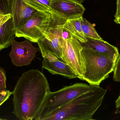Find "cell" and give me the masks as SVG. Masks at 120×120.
Here are the masks:
<instances>
[{"instance_id":"44dd1931","label":"cell","mask_w":120,"mask_h":120,"mask_svg":"<svg viewBox=\"0 0 120 120\" xmlns=\"http://www.w3.org/2000/svg\"><path fill=\"white\" fill-rule=\"evenodd\" d=\"M115 104L116 110L115 113V114L120 113V96L116 101Z\"/></svg>"},{"instance_id":"9c48e42d","label":"cell","mask_w":120,"mask_h":120,"mask_svg":"<svg viewBox=\"0 0 120 120\" xmlns=\"http://www.w3.org/2000/svg\"><path fill=\"white\" fill-rule=\"evenodd\" d=\"M52 12L67 20L82 17L85 10L81 3L76 0H52Z\"/></svg>"},{"instance_id":"52a82bcc","label":"cell","mask_w":120,"mask_h":120,"mask_svg":"<svg viewBox=\"0 0 120 120\" xmlns=\"http://www.w3.org/2000/svg\"><path fill=\"white\" fill-rule=\"evenodd\" d=\"M62 61L68 65L78 76V78L84 80L83 68L80 51L82 48L80 42L72 35L66 39H61Z\"/></svg>"},{"instance_id":"7c38bea8","label":"cell","mask_w":120,"mask_h":120,"mask_svg":"<svg viewBox=\"0 0 120 120\" xmlns=\"http://www.w3.org/2000/svg\"><path fill=\"white\" fill-rule=\"evenodd\" d=\"M86 37V41L80 43L82 47L89 48L110 58L116 61L120 53L118 48L103 39H97Z\"/></svg>"},{"instance_id":"7a4b0ae2","label":"cell","mask_w":120,"mask_h":120,"mask_svg":"<svg viewBox=\"0 0 120 120\" xmlns=\"http://www.w3.org/2000/svg\"><path fill=\"white\" fill-rule=\"evenodd\" d=\"M107 89L99 85L81 94L60 107L44 120H93L101 106Z\"/></svg>"},{"instance_id":"8992f818","label":"cell","mask_w":120,"mask_h":120,"mask_svg":"<svg viewBox=\"0 0 120 120\" xmlns=\"http://www.w3.org/2000/svg\"><path fill=\"white\" fill-rule=\"evenodd\" d=\"M53 18L52 12L38 11L16 30L15 35L37 43L52 24Z\"/></svg>"},{"instance_id":"d4e9b609","label":"cell","mask_w":120,"mask_h":120,"mask_svg":"<svg viewBox=\"0 0 120 120\" xmlns=\"http://www.w3.org/2000/svg\"><path fill=\"white\" fill-rule=\"evenodd\" d=\"M76 0L78 1L79 2H80V3H82V2H84L85 0Z\"/></svg>"},{"instance_id":"ba28073f","label":"cell","mask_w":120,"mask_h":120,"mask_svg":"<svg viewBox=\"0 0 120 120\" xmlns=\"http://www.w3.org/2000/svg\"><path fill=\"white\" fill-rule=\"evenodd\" d=\"M12 49L9 54L11 62L17 67L30 65L39 48L34 46L29 41L18 42L13 39L11 42Z\"/></svg>"},{"instance_id":"ffe728a7","label":"cell","mask_w":120,"mask_h":120,"mask_svg":"<svg viewBox=\"0 0 120 120\" xmlns=\"http://www.w3.org/2000/svg\"><path fill=\"white\" fill-rule=\"evenodd\" d=\"M12 17V15L10 13L0 14V27Z\"/></svg>"},{"instance_id":"5b68a950","label":"cell","mask_w":120,"mask_h":120,"mask_svg":"<svg viewBox=\"0 0 120 120\" xmlns=\"http://www.w3.org/2000/svg\"><path fill=\"white\" fill-rule=\"evenodd\" d=\"M53 13L52 24L37 43L43 58L47 54H51L61 60L63 53L60 40L63 39L64 24L66 20Z\"/></svg>"},{"instance_id":"cb8c5ba5","label":"cell","mask_w":120,"mask_h":120,"mask_svg":"<svg viewBox=\"0 0 120 120\" xmlns=\"http://www.w3.org/2000/svg\"><path fill=\"white\" fill-rule=\"evenodd\" d=\"M114 22L117 24H119L120 25V18H115L114 19Z\"/></svg>"},{"instance_id":"4316f807","label":"cell","mask_w":120,"mask_h":120,"mask_svg":"<svg viewBox=\"0 0 120 120\" xmlns=\"http://www.w3.org/2000/svg\"><path fill=\"white\" fill-rule=\"evenodd\" d=\"M118 18H120V17H118Z\"/></svg>"},{"instance_id":"83f0119b","label":"cell","mask_w":120,"mask_h":120,"mask_svg":"<svg viewBox=\"0 0 120 120\" xmlns=\"http://www.w3.org/2000/svg\"></svg>"},{"instance_id":"9a60e30c","label":"cell","mask_w":120,"mask_h":120,"mask_svg":"<svg viewBox=\"0 0 120 120\" xmlns=\"http://www.w3.org/2000/svg\"><path fill=\"white\" fill-rule=\"evenodd\" d=\"M81 23L82 31L85 37L103 39L97 33L93 25L82 17L81 18Z\"/></svg>"},{"instance_id":"ac0fdd59","label":"cell","mask_w":120,"mask_h":120,"mask_svg":"<svg viewBox=\"0 0 120 120\" xmlns=\"http://www.w3.org/2000/svg\"><path fill=\"white\" fill-rule=\"evenodd\" d=\"M6 76L5 70L0 67V92L8 90L6 85Z\"/></svg>"},{"instance_id":"5bb4252c","label":"cell","mask_w":120,"mask_h":120,"mask_svg":"<svg viewBox=\"0 0 120 120\" xmlns=\"http://www.w3.org/2000/svg\"><path fill=\"white\" fill-rule=\"evenodd\" d=\"M81 17L67 20L64 24V29L74 36L80 42L84 43L86 41V39L82 29Z\"/></svg>"},{"instance_id":"e0dca14e","label":"cell","mask_w":120,"mask_h":120,"mask_svg":"<svg viewBox=\"0 0 120 120\" xmlns=\"http://www.w3.org/2000/svg\"><path fill=\"white\" fill-rule=\"evenodd\" d=\"M113 78L114 81L120 82V54L116 61Z\"/></svg>"},{"instance_id":"603a6c76","label":"cell","mask_w":120,"mask_h":120,"mask_svg":"<svg viewBox=\"0 0 120 120\" xmlns=\"http://www.w3.org/2000/svg\"><path fill=\"white\" fill-rule=\"evenodd\" d=\"M3 8V3H2V0H0V14L1 13L5 14V13L4 12Z\"/></svg>"},{"instance_id":"30bf717a","label":"cell","mask_w":120,"mask_h":120,"mask_svg":"<svg viewBox=\"0 0 120 120\" xmlns=\"http://www.w3.org/2000/svg\"><path fill=\"white\" fill-rule=\"evenodd\" d=\"M7 0L15 31L38 11L25 3L23 0Z\"/></svg>"},{"instance_id":"d6986e66","label":"cell","mask_w":120,"mask_h":120,"mask_svg":"<svg viewBox=\"0 0 120 120\" xmlns=\"http://www.w3.org/2000/svg\"><path fill=\"white\" fill-rule=\"evenodd\" d=\"M12 94V92H11L9 90H7L0 92V106L8 100Z\"/></svg>"},{"instance_id":"6da1fadb","label":"cell","mask_w":120,"mask_h":120,"mask_svg":"<svg viewBox=\"0 0 120 120\" xmlns=\"http://www.w3.org/2000/svg\"><path fill=\"white\" fill-rule=\"evenodd\" d=\"M50 91L47 78L41 72L34 69L24 72L12 92V113L19 120H35Z\"/></svg>"},{"instance_id":"7402d4cb","label":"cell","mask_w":120,"mask_h":120,"mask_svg":"<svg viewBox=\"0 0 120 120\" xmlns=\"http://www.w3.org/2000/svg\"><path fill=\"white\" fill-rule=\"evenodd\" d=\"M116 13L115 15V18L119 17L120 15V0H117L116 1Z\"/></svg>"},{"instance_id":"484cf974","label":"cell","mask_w":120,"mask_h":120,"mask_svg":"<svg viewBox=\"0 0 120 120\" xmlns=\"http://www.w3.org/2000/svg\"><path fill=\"white\" fill-rule=\"evenodd\" d=\"M6 120V119H3V118H0V120Z\"/></svg>"},{"instance_id":"4fadbf2b","label":"cell","mask_w":120,"mask_h":120,"mask_svg":"<svg viewBox=\"0 0 120 120\" xmlns=\"http://www.w3.org/2000/svg\"><path fill=\"white\" fill-rule=\"evenodd\" d=\"M15 32L12 17L0 27V51L11 45Z\"/></svg>"},{"instance_id":"2e32d148","label":"cell","mask_w":120,"mask_h":120,"mask_svg":"<svg viewBox=\"0 0 120 120\" xmlns=\"http://www.w3.org/2000/svg\"><path fill=\"white\" fill-rule=\"evenodd\" d=\"M23 1L37 11H51L52 0H23Z\"/></svg>"},{"instance_id":"8fae6325","label":"cell","mask_w":120,"mask_h":120,"mask_svg":"<svg viewBox=\"0 0 120 120\" xmlns=\"http://www.w3.org/2000/svg\"><path fill=\"white\" fill-rule=\"evenodd\" d=\"M42 68L52 74L59 75L70 79L78 78L77 75L68 65L51 54H47L43 57Z\"/></svg>"},{"instance_id":"3957f363","label":"cell","mask_w":120,"mask_h":120,"mask_svg":"<svg viewBox=\"0 0 120 120\" xmlns=\"http://www.w3.org/2000/svg\"><path fill=\"white\" fill-rule=\"evenodd\" d=\"M80 54L83 78L90 85H99L114 71L116 62L109 57L85 47Z\"/></svg>"},{"instance_id":"277c9868","label":"cell","mask_w":120,"mask_h":120,"mask_svg":"<svg viewBox=\"0 0 120 120\" xmlns=\"http://www.w3.org/2000/svg\"><path fill=\"white\" fill-rule=\"evenodd\" d=\"M98 85L76 83L57 91H50L46 97L35 120H44L47 116L81 94L95 89Z\"/></svg>"}]
</instances>
